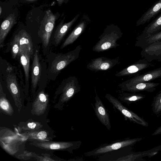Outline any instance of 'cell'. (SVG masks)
<instances>
[{"label": "cell", "instance_id": "1", "mask_svg": "<svg viewBox=\"0 0 161 161\" xmlns=\"http://www.w3.org/2000/svg\"><path fill=\"white\" fill-rule=\"evenodd\" d=\"M82 49L81 45L73 50L65 53H53L47 58V74L48 79L54 80L61 71L79 57Z\"/></svg>", "mask_w": 161, "mask_h": 161}, {"label": "cell", "instance_id": "2", "mask_svg": "<svg viewBox=\"0 0 161 161\" xmlns=\"http://www.w3.org/2000/svg\"><path fill=\"white\" fill-rule=\"evenodd\" d=\"M122 33L120 29L114 25L108 26L99 37V40L93 46L92 50L100 52L119 46L117 41L122 37Z\"/></svg>", "mask_w": 161, "mask_h": 161}, {"label": "cell", "instance_id": "3", "mask_svg": "<svg viewBox=\"0 0 161 161\" xmlns=\"http://www.w3.org/2000/svg\"><path fill=\"white\" fill-rule=\"evenodd\" d=\"M80 90L79 83L75 76H71L64 79L56 92V94H61L58 102L59 106L63 107Z\"/></svg>", "mask_w": 161, "mask_h": 161}, {"label": "cell", "instance_id": "4", "mask_svg": "<svg viewBox=\"0 0 161 161\" xmlns=\"http://www.w3.org/2000/svg\"><path fill=\"white\" fill-rule=\"evenodd\" d=\"M142 139V138H141L126 139L117 141L109 144H105L91 151L85 153L84 155L86 157L102 155L132 146Z\"/></svg>", "mask_w": 161, "mask_h": 161}, {"label": "cell", "instance_id": "5", "mask_svg": "<svg viewBox=\"0 0 161 161\" xmlns=\"http://www.w3.org/2000/svg\"><path fill=\"white\" fill-rule=\"evenodd\" d=\"M60 15L58 12L53 14L50 10L46 12L38 33L45 47L49 44L55 22Z\"/></svg>", "mask_w": 161, "mask_h": 161}, {"label": "cell", "instance_id": "6", "mask_svg": "<svg viewBox=\"0 0 161 161\" xmlns=\"http://www.w3.org/2000/svg\"><path fill=\"white\" fill-rule=\"evenodd\" d=\"M81 143V141L62 142L35 141L32 144L33 145L42 149L67 151L72 153L73 150L80 148Z\"/></svg>", "mask_w": 161, "mask_h": 161}, {"label": "cell", "instance_id": "7", "mask_svg": "<svg viewBox=\"0 0 161 161\" xmlns=\"http://www.w3.org/2000/svg\"><path fill=\"white\" fill-rule=\"evenodd\" d=\"M105 97L113 107L120 112L127 119L142 126H148V123L143 118L126 107L119 100L109 94H106Z\"/></svg>", "mask_w": 161, "mask_h": 161}, {"label": "cell", "instance_id": "8", "mask_svg": "<svg viewBox=\"0 0 161 161\" xmlns=\"http://www.w3.org/2000/svg\"><path fill=\"white\" fill-rule=\"evenodd\" d=\"M116 59H111L101 57L94 59L86 66L88 69L93 71L105 70L110 69L117 64Z\"/></svg>", "mask_w": 161, "mask_h": 161}, {"label": "cell", "instance_id": "9", "mask_svg": "<svg viewBox=\"0 0 161 161\" xmlns=\"http://www.w3.org/2000/svg\"><path fill=\"white\" fill-rule=\"evenodd\" d=\"M6 81L7 87L13 98L15 105L20 110L22 107L21 98L16 77L14 74L9 73Z\"/></svg>", "mask_w": 161, "mask_h": 161}, {"label": "cell", "instance_id": "10", "mask_svg": "<svg viewBox=\"0 0 161 161\" xmlns=\"http://www.w3.org/2000/svg\"><path fill=\"white\" fill-rule=\"evenodd\" d=\"M94 108L96 115L101 123L110 130L111 128L109 115L102 101L96 94Z\"/></svg>", "mask_w": 161, "mask_h": 161}, {"label": "cell", "instance_id": "11", "mask_svg": "<svg viewBox=\"0 0 161 161\" xmlns=\"http://www.w3.org/2000/svg\"><path fill=\"white\" fill-rule=\"evenodd\" d=\"M79 15H76L70 21L64 23L65 18L61 21L57 26L54 33L53 36L54 44L55 46L58 45L69 30V29L78 19Z\"/></svg>", "mask_w": 161, "mask_h": 161}, {"label": "cell", "instance_id": "12", "mask_svg": "<svg viewBox=\"0 0 161 161\" xmlns=\"http://www.w3.org/2000/svg\"><path fill=\"white\" fill-rule=\"evenodd\" d=\"M89 20L86 17L82 19L80 22L66 38L60 47L62 49L74 42L85 29Z\"/></svg>", "mask_w": 161, "mask_h": 161}, {"label": "cell", "instance_id": "13", "mask_svg": "<svg viewBox=\"0 0 161 161\" xmlns=\"http://www.w3.org/2000/svg\"><path fill=\"white\" fill-rule=\"evenodd\" d=\"M48 99V96L47 94L43 90L40 92L33 103V113L37 115L43 114L47 108Z\"/></svg>", "mask_w": 161, "mask_h": 161}, {"label": "cell", "instance_id": "14", "mask_svg": "<svg viewBox=\"0 0 161 161\" xmlns=\"http://www.w3.org/2000/svg\"><path fill=\"white\" fill-rule=\"evenodd\" d=\"M160 77H161V69L155 70L120 83L119 86L129 85L141 82H146Z\"/></svg>", "mask_w": 161, "mask_h": 161}, {"label": "cell", "instance_id": "15", "mask_svg": "<svg viewBox=\"0 0 161 161\" xmlns=\"http://www.w3.org/2000/svg\"><path fill=\"white\" fill-rule=\"evenodd\" d=\"M161 12V0L156 2L138 20L136 26H138L149 22L152 19Z\"/></svg>", "mask_w": 161, "mask_h": 161}, {"label": "cell", "instance_id": "16", "mask_svg": "<svg viewBox=\"0 0 161 161\" xmlns=\"http://www.w3.org/2000/svg\"><path fill=\"white\" fill-rule=\"evenodd\" d=\"M16 23V18L14 14L8 16L1 24L0 28V46L3 47L4 40L7 34Z\"/></svg>", "mask_w": 161, "mask_h": 161}, {"label": "cell", "instance_id": "17", "mask_svg": "<svg viewBox=\"0 0 161 161\" xmlns=\"http://www.w3.org/2000/svg\"><path fill=\"white\" fill-rule=\"evenodd\" d=\"M18 55L20 57V63L23 67L24 71L25 76V87L28 89L30 60L31 55L28 49L24 48L19 51Z\"/></svg>", "mask_w": 161, "mask_h": 161}, {"label": "cell", "instance_id": "18", "mask_svg": "<svg viewBox=\"0 0 161 161\" xmlns=\"http://www.w3.org/2000/svg\"><path fill=\"white\" fill-rule=\"evenodd\" d=\"M31 71L32 91L35 90L40 78L41 66L39 62L38 51L36 50L34 55Z\"/></svg>", "mask_w": 161, "mask_h": 161}, {"label": "cell", "instance_id": "19", "mask_svg": "<svg viewBox=\"0 0 161 161\" xmlns=\"http://www.w3.org/2000/svg\"><path fill=\"white\" fill-rule=\"evenodd\" d=\"M161 149V145L148 151L131 153L127 155L123 156L118 158L115 161H134L136 159L145 156H153L157 153Z\"/></svg>", "mask_w": 161, "mask_h": 161}, {"label": "cell", "instance_id": "20", "mask_svg": "<svg viewBox=\"0 0 161 161\" xmlns=\"http://www.w3.org/2000/svg\"><path fill=\"white\" fill-rule=\"evenodd\" d=\"M158 85V83L143 82L129 85L120 86H119L123 91L135 93L141 91H148Z\"/></svg>", "mask_w": 161, "mask_h": 161}, {"label": "cell", "instance_id": "21", "mask_svg": "<svg viewBox=\"0 0 161 161\" xmlns=\"http://www.w3.org/2000/svg\"><path fill=\"white\" fill-rule=\"evenodd\" d=\"M19 36V51L26 48L32 55L33 53V44L29 34L25 30H21L18 32Z\"/></svg>", "mask_w": 161, "mask_h": 161}, {"label": "cell", "instance_id": "22", "mask_svg": "<svg viewBox=\"0 0 161 161\" xmlns=\"http://www.w3.org/2000/svg\"><path fill=\"white\" fill-rule=\"evenodd\" d=\"M161 29V14L149 24L145 28L144 31L148 37L156 33Z\"/></svg>", "mask_w": 161, "mask_h": 161}, {"label": "cell", "instance_id": "23", "mask_svg": "<svg viewBox=\"0 0 161 161\" xmlns=\"http://www.w3.org/2000/svg\"><path fill=\"white\" fill-rule=\"evenodd\" d=\"M148 66L147 64L144 63L134 64L123 69L116 73L115 75L117 77H121L131 74L145 69Z\"/></svg>", "mask_w": 161, "mask_h": 161}, {"label": "cell", "instance_id": "24", "mask_svg": "<svg viewBox=\"0 0 161 161\" xmlns=\"http://www.w3.org/2000/svg\"><path fill=\"white\" fill-rule=\"evenodd\" d=\"M0 96V106L1 110L4 113L11 115L14 112L13 109L5 97V94L3 92L1 83Z\"/></svg>", "mask_w": 161, "mask_h": 161}, {"label": "cell", "instance_id": "25", "mask_svg": "<svg viewBox=\"0 0 161 161\" xmlns=\"http://www.w3.org/2000/svg\"><path fill=\"white\" fill-rule=\"evenodd\" d=\"M145 97L142 95L124 93L120 94L119 98L120 101L127 104L136 102Z\"/></svg>", "mask_w": 161, "mask_h": 161}, {"label": "cell", "instance_id": "26", "mask_svg": "<svg viewBox=\"0 0 161 161\" xmlns=\"http://www.w3.org/2000/svg\"><path fill=\"white\" fill-rule=\"evenodd\" d=\"M152 110L156 115L161 114V92L153 98L151 104Z\"/></svg>", "mask_w": 161, "mask_h": 161}, {"label": "cell", "instance_id": "27", "mask_svg": "<svg viewBox=\"0 0 161 161\" xmlns=\"http://www.w3.org/2000/svg\"><path fill=\"white\" fill-rule=\"evenodd\" d=\"M29 138L35 140V141H45L48 138V133L45 131H37L29 132L26 133Z\"/></svg>", "mask_w": 161, "mask_h": 161}, {"label": "cell", "instance_id": "28", "mask_svg": "<svg viewBox=\"0 0 161 161\" xmlns=\"http://www.w3.org/2000/svg\"><path fill=\"white\" fill-rule=\"evenodd\" d=\"M19 33L15 35L11 44L12 58H15L19 52Z\"/></svg>", "mask_w": 161, "mask_h": 161}, {"label": "cell", "instance_id": "29", "mask_svg": "<svg viewBox=\"0 0 161 161\" xmlns=\"http://www.w3.org/2000/svg\"><path fill=\"white\" fill-rule=\"evenodd\" d=\"M147 40L149 43H152L161 40V31L153 34L149 37Z\"/></svg>", "mask_w": 161, "mask_h": 161}, {"label": "cell", "instance_id": "30", "mask_svg": "<svg viewBox=\"0 0 161 161\" xmlns=\"http://www.w3.org/2000/svg\"><path fill=\"white\" fill-rule=\"evenodd\" d=\"M38 123L35 122H30L28 123L26 125V129L33 130L37 129V127Z\"/></svg>", "mask_w": 161, "mask_h": 161}, {"label": "cell", "instance_id": "31", "mask_svg": "<svg viewBox=\"0 0 161 161\" xmlns=\"http://www.w3.org/2000/svg\"><path fill=\"white\" fill-rule=\"evenodd\" d=\"M161 134V125L158 127L152 134L153 136Z\"/></svg>", "mask_w": 161, "mask_h": 161}, {"label": "cell", "instance_id": "32", "mask_svg": "<svg viewBox=\"0 0 161 161\" xmlns=\"http://www.w3.org/2000/svg\"><path fill=\"white\" fill-rule=\"evenodd\" d=\"M59 6H61L63 3L67 2L68 0H56Z\"/></svg>", "mask_w": 161, "mask_h": 161}, {"label": "cell", "instance_id": "33", "mask_svg": "<svg viewBox=\"0 0 161 161\" xmlns=\"http://www.w3.org/2000/svg\"><path fill=\"white\" fill-rule=\"evenodd\" d=\"M0 15H1L2 13V8L1 6L0 7Z\"/></svg>", "mask_w": 161, "mask_h": 161}, {"label": "cell", "instance_id": "34", "mask_svg": "<svg viewBox=\"0 0 161 161\" xmlns=\"http://www.w3.org/2000/svg\"><path fill=\"white\" fill-rule=\"evenodd\" d=\"M25 0L28 1L33 2V1H35L36 0Z\"/></svg>", "mask_w": 161, "mask_h": 161}]
</instances>
